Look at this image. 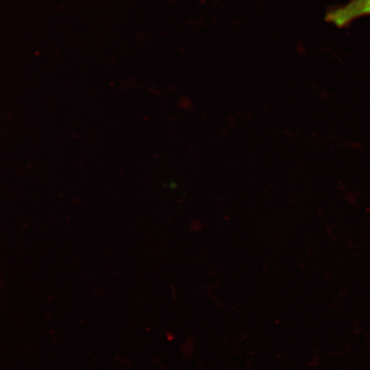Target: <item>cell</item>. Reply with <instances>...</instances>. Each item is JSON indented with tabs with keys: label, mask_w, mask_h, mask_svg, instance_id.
Here are the masks:
<instances>
[{
	"label": "cell",
	"mask_w": 370,
	"mask_h": 370,
	"mask_svg": "<svg viewBox=\"0 0 370 370\" xmlns=\"http://www.w3.org/2000/svg\"><path fill=\"white\" fill-rule=\"evenodd\" d=\"M369 14L370 0H349L345 5L330 10L325 15V20L342 27L359 17Z\"/></svg>",
	"instance_id": "6da1fadb"
}]
</instances>
